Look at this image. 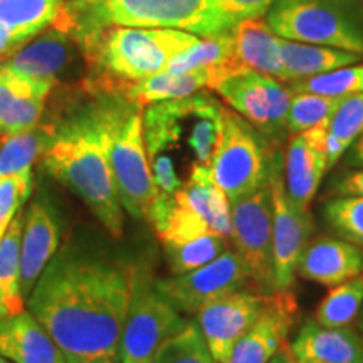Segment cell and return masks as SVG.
I'll return each instance as SVG.
<instances>
[{
	"label": "cell",
	"mask_w": 363,
	"mask_h": 363,
	"mask_svg": "<svg viewBox=\"0 0 363 363\" xmlns=\"http://www.w3.org/2000/svg\"><path fill=\"white\" fill-rule=\"evenodd\" d=\"M52 89V84L0 65V133H21L39 125Z\"/></svg>",
	"instance_id": "17"
},
{
	"label": "cell",
	"mask_w": 363,
	"mask_h": 363,
	"mask_svg": "<svg viewBox=\"0 0 363 363\" xmlns=\"http://www.w3.org/2000/svg\"><path fill=\"white\" fill-rule=\"evenodd\" d=\"M24 214L13 217L7 233L0 240V318L24 311V294L21 289V240Z\"/></svg>",
	"instance_id": "29"
},
{
	"label": "cell",
	"mask_w": 363,
	"mask_h": 363,
	"mask_svg": "<svg viewBox=\"0 0 363 363\" xmlns=\"http://www.w3.org/2000/svg\"><path fill=\"white\" fill-rule=\"evenodd\" d=\"M363 131V93L347 96L331 116L326 136L328 170L345 157L348 148Z\"/></svg>",
	"instance_id": "33"
},
{
	"label": "cell",
	"mask_w": 363,
	"mask_h": 363,
	"mask_svg": "<svg viewBox=\"0 0 363 363\" xmlns=\"http://www.w3.org/2000/svg\"><path fill=\"white\" fill-rule=\"evenodd\" d=\"M207 222L212 233L230 239L233 235V208L229 197L212 180L207 165H194L182 187L174 195Z\"/></svg>",
	"instance_id": "24"
},
{
	"label": "cell",
	"mask_w": 363,
	"mask_h": 363,
	"mask_svg": "<svg viewBox=\"0 0 363 363\" xmlns=\"http://www.w3.org/2000/svg\"><path fill=\"white\" fill-rule=\"evenodd\" d=\"M56 123H39L21 133L4 135L0 140V177L29 170L56 138Z\"/></svg>",
	"instance_id": "30"
},
{
	"label": "cell",
	"mask_w": 363,
	"mask_h": 363,
	"mask_svg": "<svg viewBox=\"0 0 363 363\" xmlns=\"http://www.w3.org/2000/svg\"><path fill=\"white\" fill-rule=\"evenodd\" d=\"M293 93H316L326 96H352L363 93V62L313 76L288 84Z\"/></svg>",
	"instance_id": "36"
},
{
	"label": "cell",
	"mask_w": 363,
	"mask_h": 363,
	"mask_svg": "<svg viewBox=\"0 0 363 363\" xmlns=\"http://www.w3.org/2000/svg\"><path fill=\"white\" fill-rule=\"evenodd\" d=\"M0 363H13V362H11L9 358H6L2 355V353H0Z\"/></svg>",
	"instance_id": "46"
},
{
	"label": "cell",
	"mask_w": 363,
	"mask_h": 363,
	"mask_svg": "<svg viewBox=\"0 0 363 363\" xmlns=\"http://www.w3.org/2000/svg\"><path fill=\"white\" fill-rule=\"evenodd\" d=\"M266 22L281 39L363 56L360 0H276L266 13Z\"/></svg>",
	"instance_id": "8"
},
{
	"label": "cell",
	"mask_w": 363,
	"mask_h": 363,
	"mask_svg": "<svg viewBox=\"0 0 363 363\" xmlns=\"http://www.w3.org/2000/svg\"><path fill=\"white\" fill-rule=\"evenodd\" d=\"M152 363H216L212 358L197 321H189L187 326L167 340Z\"/></svg>",
	"instance_id": "38"
},
{
	"label": "cell",
	"mask_w": 363,
	"mask_h": 363,
	"mask_svg": "<svg viewBox=\"0 0 363 363\" xmlns=\"http://www.w3.org/2000/svg\"><path fill=\"white\" fill-rule=\"evenodd\" d=\"M234 35L233 65L238 72L254 71L283 81V59L278 38L264 19L244 21L230 30Z\"/></svg>",
	"instance_id": "23"
},
{
	"label": "cell",
	"mask_w": 363,
	"mask_h": 363,
	"mask_svg": "<svg viewBox=\"0 0 363 363\" xmlns=\"http://www.w3.org/2000/svg\"><path fill=\"white\" fill-rule=\"evenodd\" d=\"M93 94L96 103L57 121L56 138L40 160L45 172L78 195L113 238H120L123 206L108 158L103 99Z\"/></svg>",
	"instance_id": "2"
},
{
	"label": "cell",
	"mask_w": 363,
	"mask_h": 363,
	"mask_svg": "<svg viewBox=\"0 0 363 363\" xmlns=\"http://www.w3.org/2000/svg\"><path fill=\"white\" fill-rule=\"evenodd\" d=\"M214 91L227 103L230 110L238 113L256 126L269 140L271 110L261 72L244 71L227 76L216 86Z\"/></svg>",
	"instance_id": "27"
},
{
	"label": "cell",
	"mask_w": 363,
	"mask_h": 363,
	"mask_svg": "<svg viewBox=\"0 0 363 363\" xmlns=\"http://www.w3.org/2000/svg\"><path fill=\"white\" fill-rule=\"evenodd\" d=\"M2 136H4V135H2V133H0V138H2Z\"/></svg>",
	"instance_id": "47"
},
{
	"label": "cell",
	"mask_w": 363,
	"mask_h": 363,
	"mask_svg": "<svg viewBox=\"0 0 363 363\" xmlns=\"http://www.w3.org/2000/svg\"><path fill=\"white\" fill-rule=\"evenodd\" d=\"M291 350L299 363H363V337L357 328H328L310 318L294 337Z\"/></svg>",
	"instance_id": "20"
},
{
	"label": "cell",
	"mask_w": 363,
	"mask_h": 363,
	"mask_svg": "<svg viewBox=\"0 0 363 363\" xmlns=\"http://www.w3.org/2000/svg\"><path fill=\"white\" fill-rule=\"evenodd\" d=\"M360 2H362V6H363V0H360Z\"/></svg>",
	"instance_id": "48"
},
{
	"label": "cell",
	"mask_w": 363,
	"mask_h": 363,
	"mask_svg": "<svg viewBox=\"0 0 363 363\" xmlns=\"http://www.w3.org/2000/svg\"><path fill=\"white\" fill-rule=\"evenodd\" d=\"M326 197H363V169H347L335 175Z\"/></svg>",
	"instance_id": "41"
},
{
	"label": "cell",
	"mask_w": 363,
	"mask_h": 363,
	"mask_svg": "<svg viewBox=\"0 0 363 363\" xmlns=\"http://www.w3.org/2000/svg\"><path fill=\"white\" fill-rule=\"evenodd\" d=\"M345 165L347 169H363V131L345 153Z\"/></svg>",
	"instance_id": "42"
},
{
	"label": "cell",
	"mask_w": 363,
	"mask_h": 363,
	"mask_svg": "<svg viewBox=\"0 0 363 363\" xmlns=\"http://www.w3.org/2000/svg\"><path fill=\"white\" fill-rule=\"evenodd\" d=\"M155 281L147 272L133 271L130 310L118 348L120 363H152L162 345L189 323L158 291Z\"/></svg>",
	"instance_id": "9"
},
{
	"label": "cell",
	"mask_w": 363,
	"mask_h": 363,
	"mask_svg": "<svg viewBox=\"0 0 363 363\" xmlns=\"http://www.w3.org/2000/svg\"><path fill=\"white\" fill-rule=\"evenodd\" d=\"M272 254L276 291L291 289L303 252L315 233L310 208L299 207L286 192L283 163L271 175Z\"/></svg>",
	"instance_id": "12"
},
{
	"label": "cell",
	"mask_w": 363,
	"mask_h": 363,
	"mask_svg": "<svg viewBox=\"0 0 363 363\" xmlns=\"http://www.w3.org/2000/svg\"><path fill=\"white\" fill-rule=\"evenodd\" d=\"M0 65L29 78L52 84L54 88L65 86L74 74L79 76L81 69L88 74L83 45L57 27L43 30L22 45L19 51L0 61Z\"/></svg>",
	"instance_id": "14"
},
{
	"label": "cell",
	"mask_w": 363,
	"mask_h": 363,
	"mask_svg": "<svg viewBox=\"0 0 363 363\" xmlns=\"http://www.w3.org/2000/svg\"><path fill=\"white\" fill-rule=\"evenodd\" d=\"M267 363H299L291 350V343H284Z\"/></svg>",
	"instance_id": "43"
},
{
	"label": "cell",
	"mask_w": 363,
	"mask_h": 363,
	"mask_svg": "<svg viewBox=\"0 0 363 363\" xmlns=\"http://www.w3.org/2000/svg\"><path fill=\"white\" fill-rule=\"evenodd\" d=\"M227 240L229 239L211 233L185 244H167L163 249H165V257L170 271L174 272V276L185 274V272L208 264L216 257H219L225 249H229Z\"/></svg>",
	"instance_id": "35"
},
{
	"label": "cell",
	"mask_w": 363,
	"mask_h": 363,
	"mask_svg": "<svg viewBox=\"0 0 363 363\" xmlns=\"http://www.w3.org/2000/svg\"><path fill=\"white\" fill-rule=\"evenodd\" d=\"M222 111L224 104L211 89L143 108L145 145L158 195L174 197L184 184L175 167L182 143L194 153L197 165L208 167L220 138Z\"/></svg>",
	"instance_id": "3"
},
{
	"label": "cell",
	"mask_w": 363,
	"mask_h": 363,
	"mask_svg": "<svg viewBox=\"0 0 363 363\" xmlns=\"http://www.w3.org/2000/svg\"><path fill=\"white\" fill-rule=\"evenodd\" d=\"M230 208H233L230 240L235 252L247 266L254 288L266 294L274 293L271 180L256 192L230 202Z\"/></svg>",
	"instance_id": "10"
},
{
	"label": "cell",
	"mask_w": 363,
	"mask_h": 363,
	"mask_svg": "<svg viewBox=\"0 0 363 363\" xmlns=\"http://www.w3.org/2000/svg\"><path fill=\"white\" fill-rule=\"evenodd\" d=\"M283 157V150L276 148L256 126L224 106L220 138L208 170L230 202L269 184Z\"/></svg>",
	"instance_id": "7"
},
{
	"label": "cell",
	"mask_w": 363,
	"mask_h": 363,
	"mask_svg": "<svg viewBox=\"0 0 363 363\" xmlns=\"http://www.w3.org/2000/svg\"><path fill=\"white\" fill-rule=\"evenodd\" d=\"M323 219L331 233L363 247V197H333L325 203Z\"/></svg>",
	"instance_id": "39"
},
{
	"label": "cell",
	"mask_w": 363,
	"mask_h": 363,
	"mask_svg": "<svg viewBox=\"0 0 363 363\" xmlns=\"http://www.w3.org/2000/svg\"><path fill=\"white\" fill-rule=\"evenodd\" d=\"M298 318V298L291 289L271 293L261 316L235 343L225 363H267L284 343H288Z\"/></svg>",
	"instance_id": "15"
},
{
	"label": "cell",
	"mask_w": 363,
	"mask_h": 363,
	"mask_svg": "<svg viewBox=\"0 0 363 363\" xmlns=\"http://www.w3.org/2000/svg\"><path fill=\"white\" fill-rule=\"evenodd\" d=\"M147 220L152 224L163 246L185 244L212 233L207 222L189 206L179 202L175 197L158 194L150 207Z\"/></svg>",
	"instance_id": "28"
},
{
	"label": "cell",
	"mask_w": 363,
	"mask_h": 363,
	"mask_svg": "<svg viewBox=\"0 0 363 363\" xmlns=\"http://www.w3.org/2000/svg\"><path fill=\"white\" fill-rule=\"evenodd\" d=\"M347 96H326L316 93H293L286 128L289 136L303 133L313 126L328 125L331 116Z\"/></svg>",
	"instance_id": "34"
},
{
	"label": "cell",
	"mask_w": 363,
	"mask_h": 363,
	"mask_svg": "<svg viewBox=\"0 0 363 363\" xmlns=\"http://www.w3.org/2000/svg\"><path fill=\"white\" fill-rule=\"evenodd\" d=\"M355 325H357V330L360 331V335L363 337V306H362V310H360V315H358V318H357Z\"/></svg>",
	"instance_id": "44"
},
{
	"label": "cell",
	"mask_w": 363,
	"mask_h": 363,
	"mask_svg": "<svg viewBox=\"0 0 363 363\" xmlns=\"http://www.w3.org/2000/svg\"><path fill=\"white\" fill-rule=\"evenodd\" d=\"M199 35L169 27H110L83 44L88 94L116 93L123 84L145 79L167 66Z\"/></svg>",
	"instance_id": "4"
},
{
	"label": "cell",
	"mask_w": 363,
	"mask_h": 363,
	"mask_svg": "<svg viewBox=\"0 0 363 363\" xmlns=\"http://www.w3.org/2000/svg\"><path fill=\"white\" fill-rule=\"evenodd\" d=\"M276 0H211L208 34L230 33L240 22L262 19Z\"/></svg>",
	"instance_id": "37"
},
{
	"label": "cell",
	"mask_w": 363,
	"mask_h": 363,
	"mask_svg": "<svg viewBox=\"0 0 363 363\" xmlns=\"http://www.w3.org/2000/svg\"><path fill=\"white\" fill-rule=\"evenodd\" d=\"M233 59L234 35L233 33H222L199 38L197 43L172 59L165 71L172 74H185V72L197 69H220L227 78V76L238 74Z\"/></svg>",
	"instance_id": "31"
},
{
	"label": "cell",
	"mask_w": 363,
	"mask_h": 363,
	"mask_svg": "<svg viewBox=\"0 0 363 363\" xmlns=\"http://www.w3.org/2000/svg\"><path fill=\"white\" fill-rule=\"evenodd\" d=\"M0 140H2V138H0Z\"/></svg>",
	"instance_id": "49"
},
{
	"label": "cell",
	"mask_w": 363,
	"mask_h": 363,
	"mask_svg": "<svg viewBox=\"0 0 363 363\" xmlns=\"http://www.w3.org/2000/svg\"><path fill=\"white\" fill-rule=\"evenodd\" d=\"M103 99L108 133V158L118 197L133 219L147 220L157 197L143 136V110L116 93H98Z\"/></svg>",
	"instance_id": "6"
},
{
	"label": "cell",
	"mask_w": 363,
	"mask_h": 363,
	"mask_svg": "<svg viewBox=\"0 0 363 363\" xmlns=\"http://www.w3.org/2000/svg\"><path fill=\"white\" fill-rule=\"evenodd\" d=\"M363 306V272L342 284L331 286L315 310V320L328 328H343L357 321Z\"/></svg>",
	"instance_id": "32"
},
{
	"label": "cell",
	"mask_w": 363,
	"mask_h": 363,
	"mask_svg": "<svg viewBox=\"0 0 363 363\" xmlns=\"http://www.w3.org/2000/svg\"><path fill=\"white\" fill-rule=\"evenodd\" d=\"M326 136L328 125H320L289 136L288 140L283 157L286 192L303 208H310L321 180L328 172Z\"/></svg>",
	"instance_id": "16"
},
{
	"label": "cell",
	"mask_w": 363,
	"mask_h": 363,
	"mask_svg": "<svg viewBox=\"0 0 363 363\" xmlns=\"http://www.w3.org/2000/svg\"><path fill=\"white\" fill-rule=\"evenodd\" d=\"M363 272V247L331 235H320L310 240L296 274L323 286H337Z\"/></svg>",
	"instance_id": "18"
},
{
	"label": "cell",
	"mask_w": 363,
	"mask_h": 363,
	"mask_svg": "<svg viewBox=\"0 0 363 363\" xmlns=\"http://www.w3.org/2000/svg\"><path fill=\"white\" fill-rule=\"evenodd\" d=\"M133 269L79 254L52 257L27 298V308L66 363L118 360L128 316Z\"/></svg>",
	"instance_id": "1"
},
{
	"label": "cell",
	"mask_w": 363,
	"mask_h": 363,
	"mask_svg": "<svg viewBox=\"0 0 363 363\" xmlns=\"http://www.w3.org/2000/svg\"><path fill=\"white\" fill-rule=\"evenodd\" d=\"M33 192V169L0 177V240Z\"/></svg>",
	"instance_id": "40"
},
{
	"label": "cell",
	"mask_w": 363,
	"mask_h": 363,
	"mask_svg": "<svg viewBox=\"0 0 363 363\" xmlns=\"http://www.w3.org/2000/svg\"><path fill=\"white\" fill-rule=\"evenodd\" d=\"M281 59H283V83L289 84L313 76L340 69L362 61V54L328 48V45L294 43L281 39Z\"/></svg>",
	"instance_id": "26"
},
{
	"label": "cell",
	"mask_w": 363,
	"mask_h": 363,
	"mask_svg": "<svg viewBox=\"0 0 363 363\" xmlns=\"http://www.w3.org/2000/svg\"><path fill=\"white\" fill-rule=\"evenodd\" d=\"M212 86H214V69H197L185 74L160 71L145 79L123 84L116 91V94H121L143 110L153 103L185 98L203 89L212 91Z\"/></svg>",
	"instance_id": "25"
},
{
	"label": "cell",
	"mask_w": 363,
	"mask_h": 363,
	"mask_svg": "<svg viewBox=\"0 0 363 363\" xmlns=\"http://www.w3.org/2000/svg\"><path fill=\"white\" fill-rule=\"evenodd\" d=\"M269 294L254 286L239 289L214 299L197 313V325L202 331L208 352L216 363H225L235 343L256 323L264 310Z\"/></svg>",
	"instance_id": "13"
},
{
	"label": "cell",
	"mask_w": 363,
	"mask_h": 363,
	"mask_svg": "<svg viewBox=\"0 0 363 363\" xmlns=\"http://www.w3.org/2000/svg\"><path fill=\"white\" fill-rule=\"evenodd\" d=\"M211 0H65L54 27L86 40L110 27H169L208 34Z\"/></svg>",
	"instance_id": "5"
},
{
	"label": "cell",
	"mask_w": 363,
	"mask_h": 363,
	"mask_svg": "<svg viewBox=\"0 0 363 363\" xmlns=\"http://www.w3.org/2000/svg\"><path fill=\"white\" fill-rule=\"evenodd\" d=\"M65 0H0V61L54 24Z\"/></svg>",
	"instance_id": "21"
},
{
	"label": "cell",
	"mask_w": 363,
	"mask_h": 363,
	"mask_svg": "<svg viewBox=\"0 0 363 363\" xmlns=\"http://www.w3.org/2000/svg\"><path fill=\"white\" fill-rule=\"evenodd\" d=\"M118 360H115V358H101V360H96L94 363H116Z\"/></svg>",
	"instance_id": "45"
},
{
	"label": "cell",
	"mask_w": 363,
	"mask_h": 363,
	"mask_svg": "<svg viewBox=\"0 0 363 363\" xmlns=\"http://www.w3.org/2000/svg\"><path fill=\"white\" fill-rule=\"evenodd\" d=\"M157 288L177 311L197 315L214 299L254 286L247 266L235 249H225L208 264L185 274L157 279Z\"/></svg>",
	"instance_id": "11"
},
{
	"label": "cell",
	"mask_w": 363,
	"mask_h": 363,
	"mask_svg": "<svg viewBox=\"0 0 363 363\" xmlns=\"http://www.w3.org/2000/svg\"><path fill=\"white\" fill-rule=\"evenodd\" d=\"M0 353L13 363H66V358L30 311L0 318Z\"/></svg>",
	"instance_id": "22"
},
{
	"label": "cell",
	"mask_w": 363,
	"mask_h": 363,
	"mask_svg": "<svg viewBox=\"0 0 363 363\" xmlns=\"http://www.w3.org/2000/svg\"><path fill=\"white\" fill-rule=\"evenodd\" d=\"M59 246V225L51 207L43 201H34L24 214L21 240V289L24 298L43 274Z\"/></svg>",
	"instance_id": "19"
}]
</instances>
